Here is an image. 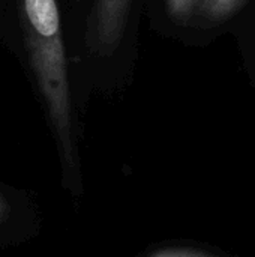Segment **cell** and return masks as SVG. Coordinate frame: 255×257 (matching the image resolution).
<instances>
[{
  "instance_id": "obj_1",
  "label": "cell",
  "mask_w": 255,
  "mask_h": 257,
  "mask_svg": "<svg viewBox=\"0 0 255 257\" xmlns=\"http://www.w3.org/2000/svg\"><path fill=\"white\" fill-rule=\"evenodd\" d=\"M29 65L44 98L63 161L75 164L68 59L57 0H15Z\"/></svg>"
},
{
  "instance_id": "obj_6",
  "label": "cell",
  "mask_w": 255,
  "mask_h": 257,
  "mask_svg": "<svg viewBox=\"0 0 255 257\" xmlns=\"http://www.w3.org/2000/svg\"><path fill=\"white\" fill-rule=\"evenodd\" d=\"M9 215V205L5 200V197L0 194V223L6 220V217Z\"/></svg>"
},
{
  "instance_id": "obj_3",
  "label": "cell",
  "mask_w": 255,
  "mask_h": 257,
  "mask_svg": "<svg viewBox=\"0 0 255 257\" xmlns=\"http://www.w3.org/2000/svg\"><path fill=\"white\" fill-rule=\"evenodd\" d=\"M246 0H200L191 21L200 27H212L233 17Z\"/></svg>"
},
{
  "instance_id": "obj_5",
  "label": "cell",
  "mask_w": 255,
  "mask_h": 257,
  "mask_svg": "<svg viewBox=\"0 0 255 257\" xmlns=\"http://www.w3.org/2000/svg\"><path fill=\"white\" fill-rule=\"evenodd\" d=\"M150 257H210L197 251H189V250H162L158 251Z\"/></svg>"
},
{
  "instance_id": "obj_4",
  "label": "cell",
  "mask_w": 255,
  "mask_h": 257,
  "mask_svg": "<svg viewBox=\"0 0 255 257\" xmlns=\"http://www.w3.org/2000/svg\"><path fill=\"white\" fill-rule=\"evenodd\" d=\"M198 2L200 0H165V8L173 21L177 24H188Z\"/></svg>"
},
{
  "instance_id": "obj_2",
  "label": "cell",
  "mask_w": 255,
  "mask_h": 257,
  "mask_svg": "<svg viewBox=\"0 0 255 257\" xmlns=\"http://www.w3.org/2000/svg\"><path fill=\"white\" fill-rule=\"evenodd\" d=\"M134 0H95L87 21V47L99 57H113L120 48Z\"/></svg>"
}]
</instances>
